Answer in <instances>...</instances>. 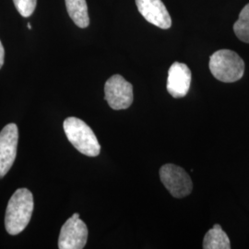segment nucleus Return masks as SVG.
<instances>
[{
  "instance_id": "obj_1",
  "label": "nucleus",
  "mask_w": 249,
  "mask_h": 249,
  "mask_svg": "<svg viewBox=\"0 0 249 249\" xmlns=\"http://www.w3.org/2000/svg\"><path fill=\"white\" fill-rule=\"evenodd\" d=\"M34 212V196L27 188H18L9 199L5 216V227L11 235L23 231Z\"/></svg>"
},
{
  "instance_id": "obj_2",
  "label": "nucleus",
  "mask_w": 249,
  "mask_h": 249,
  "mask_svg": "<svg viewBox=\"0 0 249 249\" xmlns=\"http://www.w3.org/2000/svg\"><path fill=\"white\" fill-rule=\"evenodd\" d=\"M63 127L70 142L80 153L89 157L98 156L101 151L98 140L84 121L77 117H68L64 121Z\"/></svg>"
},
{
  "instance_id": "obj_3",
  "label": "nucleus",
  "mask_w": 249,
  "mask_h": 249,
  "mask_svg": "<svg viewBox=\"0 0 249 249\" xmlns=\"http://www.w3.org/2000/svg\"><path fill=\"white\" fill-rule=\"evenodd\" d=\"M210 71L214 78L231 83L240 80L245 73V62L238 53L223 49L216 51L210 57Z\"/></svg>"
},
{
  "instance_id": "obj_4",
  "label": "nucleus",
  "mask_w": 249,
  "mask_h": 249,
  "mask_svg": "<svg viewBox=\"0 0 249 249\" xmlns=\"http://www.w3.org/2000/svg\"><path fill=\"white\" fill-rule=\"evenodd\" d=\"M105 99L114 110L127 109L133 103V86L121 75H114L106 82Z\"/></svg>"
},
{
  "instance_id": "obj_5",
  "label": "nucleus",
  "mask_w": 249,
  "mask_h": 249,
  "mask_svg": "<svg viewBox=\"0 0 249 249\" xmlns=\"http://www.w3.org/2000/svg\"><path fill=\"white\" fill-rule=\"evenodd\" d=\"M160 178L161 183L175 197L182 198L188 196L192 191L191 178L185 170L176 164L168 163L161 166Z\"/></svg>"
},
{
  "instance_id": "obj_6",
  "label": "nucleus",
  "mask_w": 249,
  "mask_h": 249,
  "mask_svg": "<svg viewBox=\"0 0 249 249\" xmlns=\"http://www.w3.org/2000/svg\"><path fill=\"white\" fill-rule=\"evenodd\" d=\"M88 228L80 220L79 213H74L63 224L59 238V249H82L88 240Z\"/></svg>"
},
{
  "instance_id": "obj_7",
  "label": "nucleus",
  "mask_w": 249,
  "mask_h": 249,
  "mask_svg": "<svg viewBox=\"0 0 249 249\" xmlns=\"http://www.w3.org/2000/svg\"><path fill=\"white\" fill-rule=\"evenodd\" d=\"M18 130L17 124L10 123L0 132V178H3L12 167L17 155Z\"/></svg>"
},
{
  "instance_id": "obj_8",
  "label": "nucleus",
  "mask_w": 249,
  "mask_h": 249,
  "mask_svg": "<svg viewBox=\"0 0 249 249\" xmlns=\"http://www.w3.org/2000/svg\"><path fill=\"white\" fill-rule=\"evenodd\" d=\"M135 2L140 13L148 22L164 30L171 28L172 18L161 0H135Z\"/></svg>"
},
{
  "instance_id": "obj_9",
  "label": "nucleus",
  "mask_w": 249,
  "mask_h": 249,
  "mask_svg": "<svg viewBox=\"0 0 249 249\" xmlns=\"http://www.w3.org/2000/svg\"><path fill=\"white\" fill-rule=\"evenodd\" d=\"M191 71L184 63L175 62L170 67L166 88L174 98L185 97L191 85Z\"/></svg>"
},
{
  "instance_id": "obj_10",
  "label": "nucleus",
  "mask_w": 249,
  "mask_h": 249,
  "mask_svg": "<svg viewBox=\"0 0 249 249\" xmlns=\"http://www.w3.org/2000/svg\"><path fill=\"white\" fill-rule=\"evenodd\" d=\"M65 3L70 17L77 26L82 29L89 26V13L86 0H65Z\"/></svg>"
},
{
  "instance_id": "obj_11",
  "label": "nucleus",
  "mask_w": 249,
  "mask_h": 249,
  "mask_svg": "<svg viewBox=\"0 0 249 249\" xmlns=\"http://www.w3.org/2000/svg\"><path fill=\"white\" fill-rule=\"evenodd\" d=\"M204 249H230L231 243L226 232L219 224H215L205 235L203 240Z\"/></svg>"
},
{
  "instance_id": "obj_12",
  "label": "nucleus",
  "mask_w": 249,
  "mask_h": 249,
  "mask_svg": "<svg viewBox=\"0 0 249 249\" xmlns=\"http://www.w3.org/2000/svg\"><path fill=\"white\" fill-rule=\"evenodd\" d=\"M233 32L242 42L249 44V3L241 10L239 18L233 24Z\"/></svg>"
},
{
  "instance_id": "obj_13",
  "label": "nucleus",
  "mask_w": 249,
  "mask_h": 249,
  "mask_svg": "<svg viewBox=\"0 0 249 249\" xmlns=\"http://www.w3.org/2000/svg\"><path fill=\"white\" fill-rule=\"evenodd\" d=\"M13 3L22 17L29 18L36 10L37 0H13Z\"/></svg>"
},
{
  "instance_id": "obj_14",
  "label": "nucleus",
  "mask_w": 249,
  "mask_h": 249,
  "mask_svg": "<svg viewBox=\"0 0 249 249\" xmlns=\"http://www.w3.org/2000/svg\"><path fill=\"white\" fill-rule=\"evenodd\" d=\"M4 59H5V50H4V46L0 41V70L4 65Z\"/></svg>"
},
{
  "instance_id": "obj_15",
  "label": "nucleus",
  "mask_w": 249,
  "mask_h": 249,
  "mask_svg": "<svg viewBox=\"0 0 249 249\" xmlns=\"http://www.w3.org/2000/svg\"><path fill=\"white\" fill-rule=\"evenodd\" d=\"M27 27H28L29 29H32V25H31L30 23H28V25H27Z\"/></svg>"
}]
</instances>
